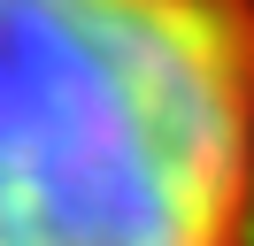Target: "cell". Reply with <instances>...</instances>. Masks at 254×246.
I'll use <instances>...</instances> for the list:
<instances>
[{
    "label": "cell",
    "mask_w": 254,
    "mask_h": 246,
    "mask_svg": "<svg viewBox=\"0 0 254 246\" xmlns=\"http://www.w3.org/2000/svg\"><path fill=\"white\" fill-rule=\"evenodd\" d=\"M0 246H254V0H0Z\"/></svg>",
    "instance_id": "6da1fadb"
}]
</instances>
